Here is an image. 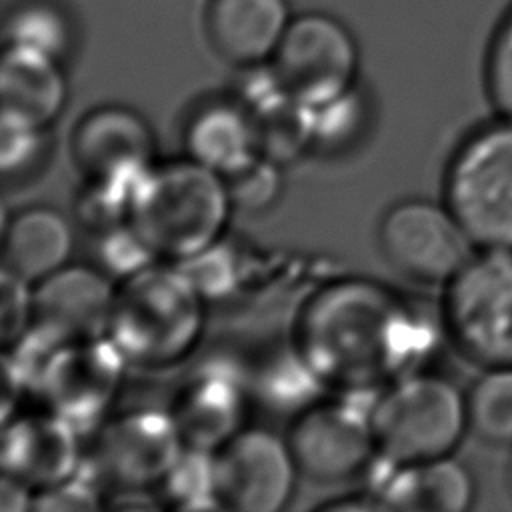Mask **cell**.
I'll return each mask as SVG.
<instances>
[{
  "mask_svg": "<svg viewBox=\"0 0 512 512\" xmlns=\"http://www.w3.org/2000/svg\"><path fill=\"white\" fill-rule=\"evenodd\" d=\"M8 42L26 44L62 58L70 48L72 28L66 14L52 2H20L6 20Z\"/></svg>",
  "mask_w": 512,
  "mask_h": 512,
  "instance_id": "cell-24",
  "label": "cell"
},
{
  "mask_svg": "<svg viewBox=\"0 0 512 512\" xmlns=\"http://www.w3.org/2000/svg\"><path fill=\"white\" fill-rule=\"evenodd\" d=\"M484 86L498 116L512 120V6L490 36L484 56Z\"/></svg>",
  "mask_w": 512,
  "mask_h": 512,
  "instance_id": "cell-27",
  "label": "cell"
},
{
  "mask_svg": "<svg viewBox=\"0 0 512 512\" xmlns=\"http://www.w3.org/2000/svg\"><path fill=\"white\" fill-rule=\"evenodd\" d=\"M184 450L170 412L132 410L96 426L82 464L114 496L146 494L164 482Z\"/></svg>",
  "mask_w": 512,
  "mask_h": 512,
  "instance_id": "cell-7",
  "label": "cell"
},
{
  "mask_svg": "<svg viewBox=\"0 0 512 512\" xmlns=\"http://www.w3.org/2000/svg\"><path fill=\"white\" fill-rule=\"evenodd\" d=\"M474 500V476L452 454L398 466L380 490V504L392 510L466 512Z\"/></svg>",
  "mask_w": 512,
  "mask_h": 512,
  "instance_id": "cell-20",
  "label": "cell"
},
{
  "mask_svg": "<svg viewBox=\"0 0 512 512\" xmlns=\"http://www.w3.org/2000/svg\"><path fill=\"white\" fill-rule=\"evenodd\" d=\"M108 336L58 344L30 380L44 408L76 430L100 426L108 414L126 368Z\"/></svg>",
  "mask_w": 512,
  "mask_h": 512,
  "instance_id": "cell-9",
  "label": "cell"
},
{
  "mask_svg": "<svg viewBox=\"0 0 512 512\" xmlns=\"http://www.w3.org/2000/svg\"><path fill=\"white\" fill-rule=\"evenodd\" d=\"M296 468L314 482H344L358 476L376 454L370 412L348 402L306 408L286 436Z\"/></svg>",
  "mask_w": 512,
  "mask_h": 512,
  "instance_id": "cell-12",
  "label": "cell"
},
{
  "mask_svg": "<svg viewBox=\"0 0 512 512\" xmlns=\"http://www.w3.org/2000/svg\"><path fill=\"white\" fill-rule=\"evenodd\" d=\"M72 158L86 182L134 190L154 166V136L134 110L116 104L100 106L78 122Z\"/></svg>",
  "mask_w": 512,
  "mask_h": 512,
  "instance_id": "cell-13",
  "label": "cell"
},
{
  "mask_svg": "<svg viewBox=\"0 0 512 512\" xmlns=\"http://www.w3.org/2000/svg\"><path fill=\"white\" fill-rule=\"evenodd\" d=\"M100 486L90 478L72 476L56 486L44 488L34 494V510L44 512H70V510H96L100 502Z\"/></svg>",
  "mask_w": 512,
  "mask_h": 512,
  "instance_id": "cell-32",
  "label": "cell"
},
{
  "mask_svg": "<svg viewBox=\"0 0 512 512\" xmlns=\"http://www.w3.org/2000/svg\"><path fill=\"white\" fill-rule=\"evenodd\" d=\"M362 120V108L356 94L350 90L342 98L316 108V134L314 144L322 142L336 146L346 140Z\"/></svg>",
  "mask_w": 512,
  "mask_h": 512,
  "instance_id": "cell-33",
  "label": "cell"
},
{
  "mask_svg": "<svg viewBox=\"0 0 512 512\" xmlns=\"http://www.w3.org/2000/svg\"><path fill=\"white\" fill-rule=\"evenodd\" d=\"M132 192L112 184L86 182L76 202L78 222L96 236L128 224Z\"/></svg>",
  "mask_w": 512,
  "mask_h": 512,
  "instance_id": "cell-28",
  "label": "cell"
},
{
  "mask_svg": "<svg viewBox=\"0 0 512 512\" xmlns=\"http://www.w3.org/2000/svg\"><path fill=\"white\" fill-rule=\"evenodd\" d=\"M378 240L386 262L424 286H444L478 250L446 204L416 198L384 214Z\"/></svg>",
  "mask_w": 512,
  "mask_h": 512,
  "instance_id": "cell-10",
  "label": "cell"
},
{
  "mask_svg": "<svg viewBox=\"0 0 512 512\" xmlns=\"http://www.w3.org/2000/svg\"><path fill=\"white\" fill-rule=\"evenodd\" d=\"M116 286L90 266H62L34 288V324L58 344L102 338L108 332Z\"/></svg>",
  "mask_w": 512,
  "mask_h": 512,
  "instance_id": "cell-14",
  "label": "cell"
},
{
  "mask_svg": "<svg viewBox=\"0 0 512 512\" xmlns=\"http://www.w3.org/2000/svg\"><path fill=\"white\" fill-rule=\"evenodd\" d=\"M376 454L392 468L448 456L470 432L466 392L444 376L410 372L370 410Z\"/></svg>",
  "mask_w": 512,
  "mask_h": 512,
  "instance_id": "cell-4",
  "label": "cell"
},
{
  "mask_svg": "<svg viewBox=\"0 0 512 512\" xmlns=\"http://www.w3.org/2000/svg\"><path fill=\"white\" fill-rule=\"evenodd\" d=\"M70 252L72 228L54 208H26L4 228L2 268L32 284L66 266Z\"/></svg>",
  "mask_w": 512,
  "mask_h": 512,
  "instance_id": "cell-21",
  "label": "cell"
},
{
  "mask_svg": "<svg viewBox=\"0 0 512 512\" xmlns=\"http://www.w3.org/2000/svg\"><path fill=\"white\" fill-rule=\"evenodd\" d=\"M232 208L242 212H260L272 206L280 194V166L262 156H254L238 170L224 176Z\"/></svg>",
  "mask_w": 512,
  "mask_h": 512,
  "instance_id": "cell-26",
  "label": "cell"
},
{
  "mask_svg": "<svg viewBox=\"0 0 512 512\" xmlns=\"http://www.w3.org/2000/svg\"><path fill=\"white\" fill-rule=\"evenodd\" d=\"M470 432L498 448H512V366L482 368L466 390Z\"/></svg>",
  "mask_w": 512,
  "mask_h": 512,
  "instance_id": "cell-23",
  "label": "cell"
},
{
  "mask_svg": "<svg viewBox=\"0 0 512 512\" xmlns=\"http://www.w3.org/2000/svg\"><path fill=\"white\" fill-rule=\"evenodd\" d=\"M258 66H248L252 80L246 82L238 104L250 118L256 154L282 168L314 144L316 108L288 96L272 70Z\"/></svg>",
  "mask_w": 512,
  "mask_h": 512,
  "instance_id": "cell-16",
  "label": "cell"
},
{
  "mask_svg": "<svg viewBox=\"0 0 512 512\" xmlns=\"http://www.w3.org/2000/svg\"><path fill=\"white\" fill-rule=\"evenodd\" d=\"M98 240H100L98 252L104 268L110 274L120 276V280L156 262L154 256L148 252V248L140 242V238L134 234V230L128 224L114 228L106 234H100Z\"/></svg>",
  "mask_w": 512,
  "mask_h": 512,
  "instance_id": "cell-30",
  "label": "cell"
},
{
  "mask_svg": "<svg viewBox=\"0 0 512 512\" xmlns=\"http://www.w3.org/2000/svg\"><path fill=\"white\" fill-rule=\"evenodd\" d=\"M42 148V132L20 128L12 124H2L0 142V164L4 174L20 172L30 166Z\"/></svg>",
  "mask_w": 512,
  "mask_h": 512,
  "instance_id": "cell-34",
  "label": "cell"
},
{
  "mask_svg": "<svg viewBox=\"0 0 512 512\" xmlns=\"http://www.w3.org/2000/svg\"><path fill=\"white\" fill-rule=\"evenodd\" d=\"M170 414L184 448L214 454L240 432L242 388L224 374H202L180 390Z\"/></svg>",
  "mask_w": 512,
  "mask_h": 512,
  "instance_id": "cell-19",
  "label": "cell"
},
{
  "mask_svg": "<svg viewBox=\"0 0 512 512\" xmlns=\"http://www.w3.org/2000/svg\"><path fill=\"white\" fill-rule=\"evenodd\" d=\"M158 490L174 508L218 506L214 496L212 454L186 448Z\"/></svg>",
  "mask_w": 512,
  "mask_h": 512,
  "instance_id": "cell-25",
  "label": "cell"
},
{
  "mask_svg": "<svg viewBox=\"0 0 512 512\" xmlns=\"http://www.w3.org/2000/svg\"><path fill=\"white\" fill-rule=\"evenodd\" d=\"M508 486H510V492H512V460H510V466H508Z\"/></svg>",
  "mask_w": 512,
  "mask_h": 512,
  "instance_id": "cell-37",
  "label": "cell"
},
{
  "mask_svg": "<svg viewBox=\"0 0 512 512\" xmlns=\"http://www.w3.org/2000/svg\"><path fill=\"white\" fill-rule=\"evenodd\" d=\"M34 492L24 484L2 474L0 478V510L2 512H22L32 508Z\"/></svg>",
  "mask_w": 512,
  "mask_h": 512,
  "instance_id": "cell-36",
  "label": "cell"
},
{
  "mask_svg": "<svg viewBox=\"0 0 512 512\" xmlns=\"http://www.w3.org/2000/svg\"><path fill=\"white\" fill-rule=\"evenodd\" d=\"M204 300L180 264L156 260L116 286L106 336L126 364L170 368L196 348L204 330Z\"/></svg>",
  "mask_w": 512,
  "mask_h": 512,
  "instance_id": "cell-2",
  "label": "cell"
},
{
  "mask_svg": "<svg viewBox=\"0 0 512 512\" xmlns=\"http://www.w3.org/2000/svg\"><path fill=\"white\" fill-rule=\"evenodd\" d=\"M78 432L46 408L10 416L2 422V474L34 494L76 476L84 460Z\"/></svg>",
  "mask_w": 512,
  "mask_h": 512,
  "instance_id": "cell-15",
  "label": "cell"
},
{
  "mask_svg": "<svg viewBox=\"0 0 512 512\" xmlns=\"http://www.w3.org/2000/svg\"><path fill=\"white\" fill-rule=\"evenodd\" d=\"M232 204L214 170L188 160L154 164L130 198L128 226L154 260L182 264L218 244Z\"/></svg>",
  "mask_w": 512,
  "mask_h": 512,
  "instance_id": "cell-3",
  "label": "cell"
},
{
  "mask_svg": "<svg viewBox=\"0 0 512 512\" xmlns=\"http://www.w3.org/2000/svg\"><path fill=\"white\" fill-rule=\"evenodd\" d=\"M188 156L222 178L256 156L252 126L238 102H212L186 124Z\"/></svg>",
  "mask_w": 512,
  "mask_h": 512,
  "instance_id": "cell-22",
  "label": "cell"
},
{
  "mask_svg": "<svg viewBox=\"0 0 512 512\" xmlns=\"http://www.w3.org/2000/svg\"><path fill=\"white\" fill-rule=\"evenodd\" d=\"M270 70L288 96L320 108L352 90L358 48L340 20L310 12L290 20L270 58Z\"/></svg>",
  "mask_w": 512,
  "mask_h": 512,
  "instance_id": "cell-8",
  "label": "cell"
},
{
  "mask_svg": "<svg viewBox=\"0 0 512 512\" xmlns=\"http://www.w3.org/2000/svg\"><path fill=\"white\" fill-rule=\"evenodd\" d=\"M444 204L476 248L512 250V120L498 116L466 136L444 176Z\"/></svg>",
  "mask_w": 512,
  "mask_h": 512,
  "instance_id": "cell-5",
  "label": "cell"
},
{
  "mask_svg": "<svg viewBox=\"0 0 512 512\" xmlns=\"http://www.w3.org/2000/svg\"><path fill=\"white\" fill-rule=\"evenodd\" d=\"M296 462L286 440L264 428L240 430L212 454L218 508L278 512L294 494Z\"/></svg>",
  "mask_w": 512,
  "mask_h": 512,
  "instance_id": "cell-11",
  "label": "cell"
},
{
  "mask_svg": "<svg viewBox=\"0 0 512 512\" xmlns=\"http://www.w3.org/2000/svg\"><path fill=\"white\" fill-rule=\"evenodd\" d=\"M440 320L472 364L512 366V250L478 248L444 284Z\"/></svg>",
  "mask_w": 512,
  "mask_h": 512,
  "instance_id": "cell-6",
  "label": "cell"
},
{
  "mask_svg": "<svg viewBox=\"0 0 512 512\" xmlns=\"http://www.w3.org/2000/svg\"><path fill=\"white\" fill-rule=\"evenodd\" d=\"M2 124L30 130L48 128L66 102V78L60 58L8 42L0 64Z\"/></svg>",
  "mask_w": 512,
  "mask_h": 512,
  "instance_id": "cell-17",
  "label": "cell"
},
{
  "mask_svg": "<svg viewBox=\"0 0 512 512\" xmlns=\"http://www.w3.org/2000/svg\"><path fill=\"white\" fill-rule=\"evenodd\" d=\"M34 324L32 282L2 268V316L0 336L4 350L14 346Z\"/></svg>",
  "mask_w": 512,
  "mask_h": 512,
  "instance_id": "cell-29",
  "label": "cell"
},
{
  "mask_svg": "<svg viewBox=\"0 0 512 512\" xmlns=\"http://www.w3.org/2000/svg\"><path fill=\"white\" fill-rule=\"evenodd\" d=\"M28 390V382L24 372L20 370L18 362L12 358L10 352L4 350V358H2V422L8 420L10 416H14L16 404L20 400V396Z\"/></svg>",
  "mask_w": 512,
  "mask_h": 512,
  "instance_id": "cell-35",
  "label": "cell"
},
{
  "mask_svg": "<svg viewBox=\"0 0 512 512\" xmlns=\"http://www.w3.org/2000/svg\"><path fill=\"white\" fill-rule=\"evenodd\" d=\"M432 348L426 324L386 286L342 278L318 288L300 308L294 354L320 386L342 394L384 390Z\"/></svg>",
  "mask_w": 512,
  "mask_h": 512,
  "instance_id": "cell-1",
  "label": "cell"
},
{
  "mask_svg": "<svg viewBox=\"0 0 512 512\" xmlns=\"http://www.w3.org/2000/svg\"><path fill=\"white\" fill-rule=\"evenodd\" d=\"M180 266L204 298L222 296L234 284V264L230 254H226L220 246V242L210 246L202 254L182 262Z\"/></svg>",
  "mask_w": 512,
  "mask_h": 512,
  "instance_id": "cell-31",
  "label": "cell"
},
{
  "mask_svg": "<svg viewBox=\"0 0 512 512\" xmlns=\"http://www.w3.org/2000/svg\"><path fill=\"white\" fill-rule=\"evenodd\" d=\"M290 20L286 0H210L206 32L222 58L248 68L272 58Z\"/></svg>",
  "mask_w": 512,
  "mask_h": 512,
  "instance_id": "cell-18",
  "label": "cell"
}]
</instances>
